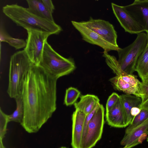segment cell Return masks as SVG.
Wrapping results in <instances>:
<instances>
[{
	"label": "cell",
	"instance_id": "6da1fadb",
	"mask_svg": "<svg viewBox=\"0 0 148 148\" xmlns=\"http://www.w3.org/2000/svg\"><path fill=\"white\" fill-rule=\"evenodd\" d=\"M58 79L39 65L29 69L21 94L24 115L21 124L28 133L37 132L56 110Z\"/></svg>",
	"mask_w": 148,
	"mask_h": 148
},
{
	"label": "cell",
	"instance_id": "7a4b0ae2",
	"mask_svg": "<svg viewBox=\"0 0 148 148\" xmlns=\"http://www.w3.org/2000/svg\"><path fill=\"white\" fill-rule=\"evenodd\" d=\"M2 11L17 26L27 30L32 29L51 35H58L62 30V27L55 22L40 17L31 12L28 8L16 4L5 5L3 7Z\"/></svg>",
	"mask_w": 148,
	"mask_h": 148
},
{
	"label": "cell",
	"instance_id": "3957f363",
	"mask_svg": "<svg viewBox=\"0 0 148 148\" xmlns=\"http://www.w3.org/2000/svg\"><path fill=\"white\" fill-rule=\"evenodd\" d=\"M33 64L24 50L11 56L7 90L10 98L15 99L21 95L25 77Z\"/></svg>",
	"mask_w": 148,
	"mask_h": 148
},
{
	"label": "cell",
	"instance_id": "277c9868",
	"mask_svg": "<svg viewBox=\"0 0 148 148\" xmlns=\"http://www.w3.org/2000/svg\"><path fill=\"white\" fill-rule=\"evenodd\" d=\"M39 65L53 75L59 78L73 72L76 66L73 59L66 58L58 53L46 42Z\"/></svg>",
	"mask_w": 148,
	"mask_h": 148
},
{
	"label": "cell",
	"instance_id": "5b68a950",
	"mask_svg": "<svg viewBox=\"0 0 148 148\" xmlns=\"http://www.w3.org/2000/svg\"><path fill=\"white\" fill-rule=\"evenodd\" d=\"M148 43V35L142 32L138 34L134 41L128 46L117 51L119 65L124 72L133 74L135 71L138 60Z\"/></svg>",
	"mask_w": 148,
	"mask_h": 148
},
{
	"label": "cell",
	"instance_id": "8992f818",
	"mask_svg": "<svg viewBox=\"0 0 148 148\" xmlns=\"http://www.w3.org/2000/svg\"><path fill=\"white\" fill-rule=\"evenodd\" d=\"M27 31V37L24 50L33 64L39 65L42 59L45 43L51 34L34 30Z\"/></svg>",
	"mask_w": 148,
	"mask_h": 148
},
{
	"label": "cell",
	"instance_id": "52a82bcc",
	"mask_svg": "<svg viewBox=\"0 0 148 148\" xmlns=\"http://www.w3.org/2000/svg\"><path fill=\"white\" fill-rule=\"evenodd\" d=\"M105 109L100 104L88 124L81 148H92L101 138L104 123Z\"/></svg>",
	"mask_w": 148,
	"mask_h": 148
},
{
	"label": "cell",
	"instance_id": "ba28073f",
	"mask_svg": "<svg viewBox=\"0 0 148 148\" xmlns=\"http://www.w3.org/2000/svg\"><path fill=\"white\" fill-rule=\"evenodd\" d=\"M80 22L109 43L116 47H119L117 42V32L113 25L108 21L95 19L90 17L88 21Z\"/></svg>",
	"mask_w": 148,
	"mask_h": 148
},
{
	"label": "cell",
	"instance_id": "9c48e42d",
	"mask_svg": "<svg viewBox=\"0 0 148 148\" xmlns=\"http://www.w3.org/2000/svg\"><path fill=\"white\" fill-rule=\"evenodd\" d=\"M74 27L80 33L82 40L89 43L96 45L108 52L111 51H117L120 49L112 45L103 39L95 32L83 25L81 22L72 21Z\"/></svg>",
	"mask_w": 148,
	"mask_h": 148
},
{
	"label": "cell",
	"instance_id": "30bf717a",
	"mask_svg": "<svg viewBox=\"0 0 148 148\" xmlns=\"http://www.w3.org/2000/svg\"><path fill=\"white\" fill-rule=\"evenodd\" d=\"M113 12L126 32L137 34L144 32L143 28L126 11L123 6L111 3Z\"/></svg>",
	"mask_w": 148,
	"mask_h": 148
},
{
	"label": "cell",
	"instance_id": "8fae6325",
	"mask_svg": "<svg viewBox=\"0 0 148 148\" xmlns=\"http://www.w3.org/2000/svg\"><path fill=\"white\" fill-rule=\"evenodd\" d=\"M123 6L148 35V0H135Z\"/></svg>",
	"mask_w": 148,
	"mask_h": 148
},
{
	"label": "cell",
	"instance_id": "7c38bea8",
	"mask_svg": "<svg viewBox=\"0 0 148 148\" xmlns=\"http://www.w3.org/2000/svg\"><path fill=\"white\" fill-rule=\"evenodd\" d=\"M103 56L105 59L106 64L116 76L125 82L140 88L141 82L133 74H129L123 71L120 67L117 60L114 56L109 54L108 52L104 51Z\"/></svg>",
	"mask_w": 148,
	"mask_h": 148
},
{
	"label": "cell",
	"instance_id": "4fadbf2b",
	"mask_svg": "<svg viewBox=\"0 0 148 148\" xmlns=\"http://www.w3.org/2000/svg\"><path fill=\"white\" fill-rule=\"evenodd\" d=\"M86 115L77 110L72 116V132L71 145L72 148H81Z\"/></svg>",
	"mask_w": 148,
	"mask_h": 148
},
{
	"label": "cell",
	"instance_id": "5bb4252c",
	"mask_svg": "<svg viewBox=\"0 0 148 148\" xmlns=\"http://www.w3.org/2000/svg\"><path fill=\"white\" fill-rule=\"evenodd\" d=\"M106 116L107 123L112 127L123 128L128 126L120 97L114 106L106 111Z\"/></svg>",
	"mask_w": 148,
	"mask_h": 148
},
{
	"label": "cell",
	"instance_id": "9a60e30c",
	"mask_svg": "<svg viewBox=\"0 0 148 148\" xmlns=\"http://www.w3.org/2000/svg\"><path fill=\"white\" fill-rule=\"evenodd\" d=\"M148 129V118L131 132L125 134L121 141V145L128 146L135 144H140L138 142L139 138L144 134H147Z\"/></svg>",
	"mask_w": 148,
	"mask_h": 148
},
{
	"label": "cell",
	"instance_id": "2e32d148",
	"mask_svg": "<svg viewBox=\"0 0 148 148\" xmlns=\"http://www.w3.org/2000/svg\"><path fill=\"white\" fill-rule=\"evenodd\" d=\"M79 101L74 104L75 110L80 111L86 115L92 111L100 104V100L96 96L87 94L81 96Z\"/></svg>",
	"mask_w": 148,
	"mask_h": 148
},
{
	"label": "cell",
	"instance_id": "e0dca14e",
	"mask_svg": "<svg viewBox=\"0 0 148 148\" xmlns=\"http://www.w3.org/2000/svg\"><path fill=\"white\" fill-rule=\"evenodd\" d=\"M120 96L126 122L129 125L133 119L131 115L130 111L134 107H140L142 103L141 99L135 95L125 94Z\"/></svg>",
	"mask_w": 148,
	"mask_h": 148
},
{
	"label": "cell",
	"instance_id": "ac0fdd59",
	"mask_svg": "<svg viewBox=\"0 0 148 148\" xmlns=\"http://www.w3.org/2000/svg\"><path fill=\"white\" fill-rule=\"evenodd\" d=\"M109 81L115 90L141 98L139 88L125 82L119 77L116 76L111 78Z\"/></svg>",
	"mask_w": 148,
	"mask_h": 148
},
{
	"label": "cell",
	"instance_id": "d6986e66",
	"mask_svg": "<svg viewBox=\"0 0 148 148\" xmlns=\"http://www.w3.org/2000/svg\"><path fill=\"white\" fill-rule=\"evenodd\" d=\"M28 10L41 18L55 22L52 14L46 8L41 0H27Z\"/></svg>",
	"mask_w": 148,
	"mask_h": 148
},
{
	"label": "cell",
	"instance_id": "ffe728a7",
	"mask_svg": "<svg viewBox=\"0 0 148 148\" xmlns=\"http://www.w3.org/2000/svg\"><path fill=\"white\" fill-rule=\"evenodd\" d=\"M135 71L142 81L148 80V43L138 60Z\"/></svg>",
	"mask_w": 148,
	"mask_h": 148
},
{
	"label": "cell",
	"instance_id": "44dd1931",
	"mask_svg": "<svg viewBox=\"0 0 148 148\" xmlns=\"http://www.w3.org/2000/svg\"><path fill=\"white\" fill-rule=\"evenodd\" d=\"M0 39L1 42H7L16 49L25 47L26 44L24 39L14 38L11 36L1 26L0 29Z\"/></svg>",
	"mask_w": 148,
	"mask_h": 148
},
{
	"label": "cell",
	"instance_id": "7402d4cb",
	"mask_svg": "<svg viewBox=\"0 0 148 148\" xmlns=\"http://www.w3.org/2000/svg\"><path fill=\"white\" fill-rule=\"evenodd\" d=\"M16 108L13 113L8 115L9 122L13 121L21 124L22 122L24 115V108L22 97L21 95L15 98Z\"/></svg>",
	"mask_w": 148,
	"mask_h": 148
},
{
	"label": "cell",
	"instance_id": "603a6c76",
	"mask_svg": "<svg viewBox=\"0 0 148 148\" xmlns=\"http://www.w3.org/2000/svg\"><path fill=\"white\" fill-rule=\"evenodd\" d=\"M80 91L76 88L71 87L66 89L64 104L66 106L74 104L80 97Z\"/></svg>",
	"mask_w": 148,
	"mask_h": 148
},
{
	"label": "cell",
	"instance_id": "cb8c5ba5",
	"mask_svg": "<svg viewBox=\"0 0 148 148\" xmlns=\"http://www.w3.org/2000/svg\"><path fill=\"white\" fill-rule=\"evenodd\" d=\"M148 118V110L141 109L140 113L134 117L131 123L127 128L125 134L131 132L136 127L141 124Z\"/></svg>",
	"mask_w": 148,
	"mask_h": 148
},
{
	"label": "cell",
	"instance_id": "d4e9b609",
	"mask_svg": "<svg viewBox=\"0 0 148 148\" xmlns=\"http://www.w3.org/2000/svg\"><path fill=\"white\" fill-rule=\"evenodd\" d=\"M9 122L8 115L0 109V140H3L6 133L8 123Z\"/></svg>",
	"mask_w": 148,
	"mask_h": 148
},
{
	"label": "cell",
	"instance_id": "484cf974",
	"mask_svg": "<svg viewBox=\"0 0 148 148\" xmlns=\"http://www.w3.org/2000/svg\"><path fill=\"white\" fill-rule=\"evenodd\" d=\"M120 97V95L116 93H112L109 97L107 101L106 111H108L114 106L117 102Z\"/></svg>",
	"mask_w": 148,
	"mask_h": 148
},
{
	"label": "cell",
	"instance_id": "4316f807",
	"mask_svg": "<svg viewBox=\"0 0 148 148\" xmlns=\"http://www.w3.org/2000/svg\"><path fill=\"white\" fill-rule=\"evenodd\" d=\"M140 90L142 103L148 99V80L141 82Z\"/></svg>",
	"mask_w": 148,
	"mask_h": 148
},
{
	"label": "cell",
	"instance_id": "83f0119b",
	"mask_svg": "<svg viewBox=\"0 0 148 148\" xmlns=\"http://www.w3.org/2000/svg\"><path fill=\"white\" fill-rule=\"evenodd\" d=\"M47 10L52 14L55 10V7L51 0H41Z\"/></svg>",
	"mask_w": 148,
	"mask_h": 148
},
{
	"label": "cell",
	"instance_id": "f1b7e54d",
	"mask_svg": "<svg viewBox=\"0 0 148 148\" xmlns=\"http://www.w3.org/2000/svg\"><path fill=\"white\" fill-rule=\"evenodd\" d=\"M141 109L140 106L133 107L130 111V114L133 118L138 115L140 112Z\"/></svg>",
	"mask_w": 148,
	"mask_h": 148
},
{
	"label": "cell",
	"instance_id": "f546056e",
	"mask_svg": "<svg viewBox=\"0 0 148 148\" xmlns=\"http://www.w3.org/2000/svg\"><path fill=\"white\" fill-rule=\"evenodd\" d=\"M140 107L141 109H145L148 110V99L142 103Z\"/></svg>",
	"mask_w": 148,
	"mask_h": 148
},
{
	"label": "cell",
	"instance_id": "4dcf8cb0",
	"mask_svg": "<svg viewBox=\"0 0 148 148\" xmlns=\"http://www.w3.org/2000/svg\"><path fill=\"white\" fill-rule=\"evenodd\" d=\"M138 145V144H135L132 145H130L129 146H125L124 147L122 148H131L132 147H133L137 145Z\"/></svg>",
	"mask_w": 148,
	"mask_h": 148
},
{
	"label": "cell",
	"instance_id": "1f68e13d",
	"mask_svg": "<svg viewBox=\"0 0 148 148\" xmlns=\"http://www.w3.org/2000/svg\"><path fill=\"white\" fill-rule=\"evenodd\" d=\"M0 148H6L4 146L2 140H0Z\"/></svg>",
	"mask_w": 148,
	"mask_h": 148
},
{
	"label": "cell",
	"instance_id": "d6a6232c",
	"mask_svg": "<svg viewBox=\"0 0 148 148\" xmlns=\"http://www.w3.org/2000/svg\"><path fill=\"white\" fill-rule=\"evenodd\" d=\"M60 148H68L67 147H65V146H62V147H61Z\"/></svg>",
	"mask_w": 148,
	"mask_h": 148
},
{
	"label": "cell",
	"instance_id": "836d02e7",
	"mask_svg": "<svg viewBox=\"0 0 148 148\" xmlns=\"http://www.w3.org/2000/svg\"><path fill=\"white\" fill-rule=\"evenodd\" d=\"M147 142H148V136L147 137Z\"/></svg>",
	"mask_w": 148,
	"mask_h": 148
},
{
	"label": "cell",
	"instance_id": "e575fe53",
	"mask_svg": "<svg viewBox=\"0 0 148 148\" xmlns=\"http://www.w3.org/2000/svg\"><path fill=\"white\" fill-rule=\"evenodd\" d=\"M147 133L148 134V130H147Z\"/></svg>",
	"mask_w": 148,
	"mask_h": 148
}]
</instances>
